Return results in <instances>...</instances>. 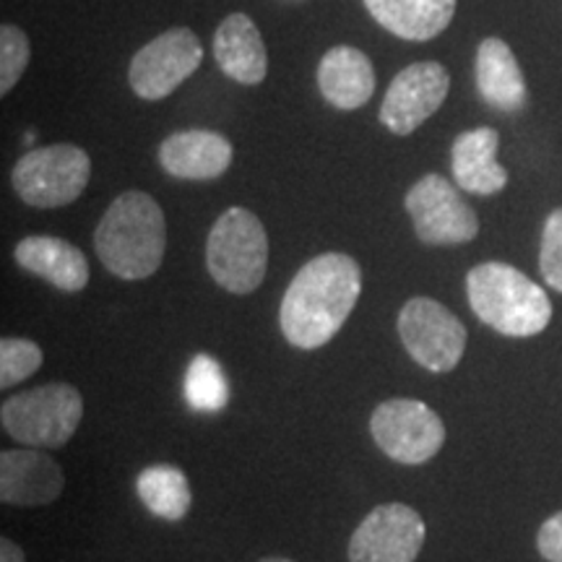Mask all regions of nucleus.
Masks as SVG:
<instances>
[{
	"mask_svg": "<svg viewBox=\"0 0 562 562\" xmlns=\"http://www.w3.org/2000/svg\"><path fill=\"white\" fill-rule=\"evenodd\" d=\"M362 292L360 263L347 252H323L294 273L279 307L284 339L297 349H321L355 311Z\"/></svg>",
	"mask_w": 562,
	"mask_h": 562,
	"instance_id": "nucleus-1",
	"label": "nucleus"
},
{
	"mask_svg": "<svg viewBox=\"0 0 562 562\" xmlns=\"http://www.w3.org/2000/svg\"><path fill=\"white\" fill-rule=\"evenodd\" d=\"M94 248L104 269L125 281L159 271L167 248L165 211L149 193L125 191L97 224Z\"/></svg>",
	"mask_w": 562,
	"mask_h": 562,
	"instance_id": "nucleus-2",
	"label": "nucleus"
},
{
	"mask_svg": "<svg viewBox=\"0 0 562 562\" xmlns=\"http://www.w3.org/2000/svg\"><path fill=\"white\" fill-rule=\"evenodd\" d=\"M467 294L476 318L503 336H537L552 321V302L547 292L508 263L474 266L467 273Z\"/></svg>",
	"mask_w": 562,
	"mask_h": 562,
	"instance_id": "nucleus-3",
	"label": "nucleus"
},
{
	"mask_svg": "<svg viewBox=\"0 0 562 562\" xmlns=\"http://www.w3.org/2000/svg\"><path fill=\"white\" fill-rule=\"evenodd\" d=\"M211 279L232 294H250L261 286L269 266V237L256 214L243 206L224 211L206 240Z\"/></svg>",
	"mask_w": 562,
	"mask_h": 562,
	"instance_id": "nucleus-4",
	"label": "nucleus"
},
{
	"mask_svg": "<svg viewBox=\"0 0 562 562\" xmlns=\"http://www.w3.org/2000/svg\"><path fill=\"white\" fill-rule=\"evenodd\" d=\"M83 417V398L70 383H45L9 396L0 406L3 430L30 448H60Z\"/></svg>",
	"mask_w": 562,
	"mask_h": 562,
	"instance_id": "nucleus-5",
	"label": "nucleus"
},
{
	"mask_svg": "<svg viewBox=\"0 0 562 562\" xmlns=\"http://www.w3.org/2000/svg\"><path fill=\"white\" fill-rule=\"evenodd\" d=\"M89 178V154L74 144H53L26 151L11 172L13 191L34 209L68 206L87 191Z\"/></svg>",
	"mask_w": 562,
	"mask_h": 562,
	"instance_id": "nucleus-6",
	"label": "nucleus"
},
{
	"mask_svg": "<svg viewBox=\"0 0 562 562\" xmlns=\"http://www.w3.org/2000/svg\"><path fill=\"white\" fill-rule=\"evenodd\" d=\"M370 432L391 461L419 467L446 442V425L438 412L417 398H389L372 412Z\"/></svg>",
	"mask_w": 562,
	"mask_h": 562,
	"instance_id": "nucleus-7",
	"label": "nucleus"
},
{
	"mask_svg": "<svg viewBox=\"0 0 562 562\" xmlns=\"http://www.w3.org/2000/svg\"><path fill=\"white\" fill-rule=\"evenodd\" d=\"M398 336L417 364L430 372H451L467 351V328L438 300L414 297L398 313Z\"/></svg>",
	"mask_w": 562,
	"mask_h": 562,
	"instance_id": "nucleus-8",
	"label": "nucleus"
},
{
	"mask_svg": "<svg viewBox=\"0 0 562 562\" xmlns=\"http://www.w3.org/2000/svg\"><path fill=\"white\" fill-rule=\"evenodd\" d=\"M414 232L425 245H463L480 235L474 209L442 175H425L404 199Z\"/></svg>",
	"mask_w": 562,
	"mask_h": 562,
	"instance_id": "nucleus-9",
	"label": "nucleus"
},
{
	"mask_svg": "<svg viewBox=\"0 0 562 562\" xmlns=\"http://www.w3.org/2000/svg\"><path fill=\"white\" fill-rule=\"evenodd\" d=\"M203 50L199 37L188 26H175L133 55L128 70L131 89L146 102L165 100L188 76L199 70Z\"/></svg>",
	"mask_w": 562,
	"mask_h": 562,
	"instance_id": "nucleus-10",
	"label": "nucleus"
},
{
	"mask_svg": "<svg viewBox=\"0 0 562 562\" xmlns=\"http://www.w3.org/2000/svg\"><path fill=\"white\" fill-rule=\"evenodd\" d=\"M425 537V521L409 505H378L351 533L349 562H414Z\"/></svg>",
	"mask_w": 562,
	"mask_h": 562,
	"instance_id": "nucleus-11",
	"label": "nucleus"
},
{
	"mask_svg": "<svg viewBox=\"0 0 562 562\" xmlns=\"http://www.w3.org/2000/svg\"><path fill=\"white\" fill-rule=\"evenodd\" d=\"M451 76L435 60L412 63L398 70L381 104V123L396 136H409L442 108Z\"/></svg>",
	"mask_w": 562,
	"mask_h": 562,
	"instance_id": "nucleus-12",
	"label": "nucleus"
},
{
	"mask_svg": "<svg viewBox=\"0 0 562 562\" xmlns=\"http://www.w3.org/2000/svg\"><path fill=\"white\" fill-rule=\"evenodd\" d=\"M66 487V476L53 456L34 451L0 453V501L19 508L50 505Z\"/></svg>",
	"mask_w": 562,
	"mask_h": 562,
	"instance_id": "nucleus-13",
	"label": "nucleus"
},
{
	"mask_svg": "<svg viewBox=\"0 0 562 562\" xmlns=\"http://www.w3.org/2000/svg\"><path fill=\"white\" fill-rule=\"evenodd\" d=\"M229 138L216 131H180L161 140L159 165L180 180L222 178L232 165Z\"/></svg>",
	"mask_w": 562,
	"mask_h": 562,
	"instance_id": "nucleus-14",
	"label": "nucleus"
},
{
	"mask_svg": "<svg viewBox=\"0 0 562 562\" xmlns=\"http://www.w3.org/2000/svg\"><path fill=\"white\" fill-rule=\"evenodd\" d=\"M214 58L232 81L256 87L269 74V55L258 26L245 13H229L214 34Z\"/></svg>",
	"mask_w": 562,
	"mask_h": 562,
	"instance_id": "nucleus-15",
	"label": "nucleus"
},
{
	"mask_svg": "<svg viewBox=\"0 0 562 562\" xmlns=\"http://www.w3.org/2000/svg\"><path fill=\"white\" fill-rule=\"evenodd\" d=\"M13 258L24 271L50 281L60 292H81L89 284L87 256L60 237L32 235L24 237L13 250Z\"/></svg>",
	"mask_w": 562,
	"mask_h": 562,
	"instance_id": "nucleus-16",
	"label": "nucleus"
},
{
	"mask_svg": "<svg viewBox=\"0 0 562 562\" xmlns=\"http://www.w3.org/2000/svg\"><path fill=\"white\" fill-rule=\"evenodd\" d=\"M497 146H501V136L495 128L467 131L453 140L451 170L461 191L495 195L508 186V172L497 161Z\"/></svg>",
	"mask_w": 562,
	"mask_h": 562,
	"instance_id": "nucleus-17",
	"label": "nucleus"
},
{
	"mask_svg": "<svg viewBox=\"0 0 562 562\" xmlns=\"http://www.w3.org/2000/svg\"><path fill=\"white\" fill-rule=\"evenodd\" d=\"M318 87L334 108L357 110L375 94V68L357 47H331L318 66Z\"/></svg>",
	"mask_w": 562,
	"mask_h": 562,
	"instance_id": "nucleus-18",
	"label": "nucleus"
},
{
	"mask_svg": "<svg viewBox=\"0 0 562 562\" xmlns=\"http://www.w3.org/2000/svg\"><path fill=\"white\" fill-rule=\"evenodd\" d=\"M476 87H480L482 100L501 112L524 110L529 100V89H526L524 70L516 55L497 37L482 40L476 50Z\"/></svg>",
	"mask_w": 562,
	"mask_h": 562,
	"instance_id": "nucleus-19",
	"label": "nucleus"
},
{
	"mask_svg": "<svg viewBox=\"0 0 562 562\" xmlns=\"http://www.w3.org/2000/svg\"><path fill=\"white\" fill-rule=\"evenodd\" d=\"M364 9L396 37L425 42L451 26L456 0H364Z\"/></svg>",
	"mask_w": 562,
	"mask_h": 562,
	"instance_id": "nucleus-20",
	"label": "nucleus"
},
{
	"mask_svg": "<svg viewBox=\"0 0 562 562\" xmlns=\"http://www.w3.org/2000/svg\"><path fill=\"white\" fill-rule=\"evenodd\" d=\"M136 490L140 503L165 521H180L191 510L193 495L188 476L178 467H170V463H157V467L144 469L136 480Z\"/></svg>",
	"mask_w": 562,
	"mask_h": 562,
	"instance_id": "nucleus-21",
	"label": "nucleus"
},
{
	"mask_svg": "<svg viewBox=\"0 0 562 562\" xmlns=\"http://www.w3.org/2000/svg\"><path fill=\"white\" fill-rule=\"evenodd\" d=\"M182 393L195 412H222L229 402V385L222 364L209 355H195L188 364Z\"/></svg>",
	"mask_w": 562,
	"mask_h": 562,
	"instance_id": "nucleus-22",
	"label": "nucleus"
},
{
	"mask_svg": "<svg viewBox=\"0 0 562 562\" xmlns=\"http://www.w3.org/2000/svg\"><path fill=\"white\" fill-rule=\"evenodd\" d=\"M42 349L30 339L5 336L0 341V389L9 391L42 368Z\"/></svg>",
	"mask_w": 562,
	"mask_h": 562,
	"instance_id": "nucleus-23",
	"label": "nucleus"
},
{
	"mask_svg": "<svg viewBox=\"0 0 562 562\" xmlns=\"http://www.w3.org/2000/svg\"><path fill=\"white\" fill-rule=\"evenodd\" d=\"M32 50L26 34L13 24L0 26V94H9L16 87L26 66H30Z\"/></svg>",
	"mask_w": 562,
	"mask_h": 562,
	"instance_id": "nucleus-24",
	"label": "nucleus"
},
{
	"mask_svg": "<svg viewBox=\"0 0 562 562\" xmlns=\"http://www.w3.org/2000/svg\"><path fill=\"white\" fill-rule=\"evenodd\" d=\"M539 271L554 292H562V209L552 211L544 222Z\"/></svg>",
	"mask_w": 562,
	"mask_h": 562,
	"instance_id": "nucleus-25",
	"label": "nucleus"
},
{
	"mask_svg": "<svg viewBox=\"0 0 562 562\" xmlns=\"http://www.w3.org/2000/svg\"><path fill=\"white\" fill-rule=\"evenodd\" d=\"M537 547L547 562H562V510L542 524L537 533Z\"/></svg>",
	"mask_w": 562,
	"mask_h": 562,
	"instance_id": "nucleus-26",
	"label": "nucleus"
},
{
	"mask_svg": "<svg viewBox=\"0 0 562 562\" xmlns=\"http://www.w3.org/2000/svg\"><path fill=\"white\" fill-rule=\"evenodd\" d=\"M0 562H26L24 550L11 539H0Z\"/></svg>",
	"mask_w": 562,
	"mask_h": 562,
	"instance_id": "nucleus-27",
	"label": "nucleus"
},
{
	"mask_svg": "<svg viewBox=\"0 0 562 562\" xmlns=\"http://www.w3.org/2000/svg\"><path fill=\"white\" fill-rule=\"evenodd\" d=\"M258 562H294V560H286V558H263V560H258Z\"/></svg>",
	"mask_w": 562,
	"mask_h": 562,
	"instance_id": "nucleus-28",
	"label": "nucleus"
}]
</instances>
